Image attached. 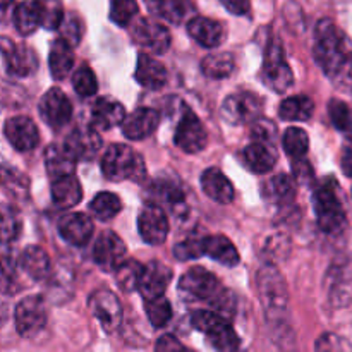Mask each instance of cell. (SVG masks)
<instances>
[{"label":"cell","mask_w":352,"mask_h":352,"mask_svg":"<svg viewBox=\"0 0 352 352\" xmlns=\"http://www.w3.org/2000/svg\"><path fill=\"white\" fill-rule=\"evenodd\" d=\"M315 58L329 78H336L352 62L349 38L330 19H322L315 30Z\"/></svg>","instance_id":"cell-1"},{"label":"cell","mask_w":352,"mask_h":352,"mask_svg":"<svg viewBox=\"0 0 352 352\" xmlns=\"http://www.w3.org/2000/svg\"><path fill=\"white\" fill-rule=\"evenodd\" d=\"M191 325L208 339L215 352H237L239 337L232 329L230 322L215 311L199 309L191 316Z\"/></svg>","instance_id":"cell-2"},{"label":"cell","mask_w":352,"mask_h":352,"mask_svg":"<svg viewBox=\"0 0 352 352\" xmlns=\"http://www.w3.org/2000/svg\"><path fill=\"white\" fill-rule=\"evenodd\" d=\"M102 172L109 181H138L144 175L143 158L126 144H112L102 157Z\"/></svg>","instance_id":"cell-3"},{"label":"cell","mask_w":352,"mask_h":352,"mask_svg":"<svg viewBox=\"0 0 352 352\" xmlns=\"http://www.w3.org/2000/svg\"><path fill=\"white\" fill-rule=\"evenodd\" d=\"M316 222L325 234H339L346 227V212L342 208L336 184L332 181L323 182L313 195Z\"/></svg>","instance_id":"cell-4"},{"label":"cell","mask_w":352,"mask_h":352,"mask_svg":"<svg viewBox=\"0 0 352 352\" xmlns=\"http://www.w3.org/2000/svg\"><path fill=\"white\" fill-rule=\"evenodd\" d=\"M261 79H263L265 85L272 89V91L284 93L294 82V74H292V69L289 65V62L285 60L284 48L282 43L274 38V40L268 43L267 50H265V58H263V67H261Z\"/></svg>","instance_id":"cell-5"},{"label":"cell","mask_w":352,"mask_h":352,"mask_svg":"<svg viewBox=\"0 0 352 352\" xmlns=\"http://www.w3.org/2000/svg\"><path fill=\"white\" fill-rule=\"evenodd\" d=\"M258 291L261 302L268 315H278L285 311L289 302V292L280 272L274 265H265L258 272Z\"/></svg>","instance_id":"cell-6"},{"label":"cell","mask_w":352,"mask_h":352,"mask_svg":"<svg viewBox=\"0 0 352 352\" xmlns=\"http://www.w3.org/2000/svg\"><path fill=\"white\" fill-rule=\"evenodd\" d=\"M179 292L188 301L212 302L222 292L219 278L203 267H195L186 272L179 280Z\"/></svg>","instance_id":"cell-7"},{"label":"cell","mask_w":352,"mask_h":352,"mask_svg":"<svg viewBox=\"0 0 352 352\" xmlns=\"http://www.w3.org/2000/svg\"><path fill=\"white\" fill-rule=\"evenodd\" d=\"M47 306L40 296H30L19 301L14 309V322L19 336L31 337L38 336L47 325Z\"/></svg>","instance_id":"cell-8"},{"label":"cell","mask_w":352,"mask_h":352,"mask_svg":"<svg viewBox=\"0 0 352 352\" xmlns=\"http://www.w3.org/2000/svg\"><path fill=\"white\" fill-rule=\"evenodd\" d=\"M220 112L223 119L232 126L253 124L260 119L261 100L250 91L232 93L223 100Z\"/></svg>","instance_id":"cell-9"},{"label":"cell","mask_w":352,"mask_h":352,"mask_svg":"<svg viewBox=\"0 0 352 352\" xmlns=\"http://www.w3.org/2000/svg\"><path fill=\"white\" fill-rule=\"evenodd\" d=\"M131 36L140 47L146 48L151 54H165L170 47V31L162 23L148 17L134 21L131 26Z\"/></svg>","instance_id":"cell-10"},{"label":"cell","mask_w":352,"mask_h":352,"mask_svg":"<svg viewBox=\"0 0 352 352\" xmlns=\"http://www.w3.org/2000/svg\"><path fill=\"white\" fill-rule=\"evenodd\" d=\"M174 143L186 153H199L206 146V131L195 112L186 109L175 127Z\"/></svg>","instance_id":"cell-11"},{"label":"cell","mask_w":352,"mask_h":352,"mask_svg":"<svg viewBox=\"0 0 352 352\" xmlns=\"http://www.w3.org/2000/svg\"><path fill=\"white\" fill-rule=\"evenodd\" d=\"M89 309H91L93 316L100 322V325L107 330V332H113L117 327L120 325V318H122V308L113 294L109 289H100V291L93 292L89 296L88 301Z\"/></svg>","instance_id":"cell-12"},{"label":"cell","mask_w":352,"mask_h":352,"mask_svg":"<svg viewBox=\"0 0 352 352\" xmlns=\"http://www.w3.org/2000/svg\"><path fill=\"white\" fill-rule=\"evenodd\" d=\"M40 116L48 126L60 129L72 117L71 100L67 98V95L62 89H48L40 102Z\"/></svg>","instance_id":"cell-13"},{"label":"cell","mask_w":352,"mask_h":352,"mask_svg":"<svg viewBox=\"0 0 352 352\" xmlns=\"http://www.w3.org/2000/svg\"><path fill=\"white\" fill-rule=\"evenodd\" d=\"M3 134L9 143L19 151H31L40 143V133H38L36 124L26 116H16L7 119L6 126H3Z\"/></svg>","instance_id":"cell-14"},{"label":"cell","mask_w":352,"mask_h":352,"mask_svg":"<svg viewBox=\"0 0 352 352\" xmlns=\"http://www.w3.org/2000/svg\"><path fill=\"white\" fill-rule=\"evenodd\" d=\"M126 244L112 230H105L96 237V243L93 246V258L96 265H100L105 270H116L126 256Z\"/></svg>","instance_id":"cell-15"},{"label":"cell","mask_w":352,"mask_h":352,"mask_svg":"<svg viewBox=\"0 0 352 352\" xmlns=\"http://www.w3.org/2000/svg\"><path fill=\"white\" fill-rule=\"evenodd\" d=\"M138 229L144 243L151 246H160L167 241L168 236V220L160 206L150 205L141 212L138 219Z\"/></svg>","instance_id":"cell-16"},{"label":"cell","mask_w":352,"mask_h":352,"mask_svg":"<svg viewBox=\"0 0 352 352\" xmlns=\"http://www.w3.org/2000/svg\"><path fill=\"white\" fill-rule=\"evenodd\" d=\"M65 150L76 158V160H93L102 150V138L98 131L88 127H78L67 136L64 143Z\"/></svg>","instance_id":"cell-17"},{"label":"cell","mask_w":352,"mask_h":352,"mask_svg":"<svg viewBox=\"0 0 352 352\" xmlns=\"http://www.w3.org/2000/svg\"><path fill=\"white\" fill-rule=\"evenodd\" d=\"M2 55L3 64L10 74L24 78L36 71V55L24 45H14L10 43L9 38H2Z\"/></svg>","instance_id":"cell-18"},{"label":"cell","mask_w":352,"mask_h":352,"mask_svg":"<svg viewBox=\"0 0 352 352\" xmlns=\"http://www.w3.org/2000/svg\"><path fill=\"white\" fill-rule=\"evenodd\" d=\"M58 234L71 246H86L93 236V222L85 213H69L58 220Z\"/></svg>","instance_id":"cell-19"},{"label":"cell","mask_w":352,"mask_h":352,"mask_svg":"<svg viewBox=\"0 0 352 352\" xmlns=\"http://www.w3.org/2000/svg\"><path fill=\"white\" fill-rule=\"evenodd\" d=\"M170 280H172L170 267L160 263V261H151L150 265H146V267H144L143 280H141V285H140V292L141 296H143L144 301L164 298Z\"/></svg>","instance_id":"cell-20"},{"label":"cell","mask_w":352,"mask_h":352,"mask_svg":"<svg viewBox=\"0 0 352 352\" xmlns=\"http://www.w3.org/2000/svg\"><path fill=\"white\" fill-rule=\"evenodd\" d=\"M158 122H160V113L157 110L141 107V109H136L124 119L122 133L129 140H144L157 129Z\"/></svg>","instance_id":"cell-21"},{"label":"cell","mask_w":352,"mask_h":352,"mask_svg":"<svg viewBox=\"0 0 352 352\" xmlns=\"http://www.w3.org/2000/svg\"><path fill=\"white\" fill-rule=\"evenodd\" d=\"M188 33L201 47L217 48L226 38V28L222 23L210 17H192L188 23Z\"/></svg>","instance_id":"cell-22"},{"label":"cell","mask_w":352,"mask_h":352,"mask_svg":"<svg viewBox=\"0 0 352 352\" xmlns=\"http://www.w3.org/2000/svg\"><path fill=\"white\" fill-rule=\"evenodd\" d=\"M134 78L143 88L160 89L167 82V69L162 62L153 58L148 54H140L136 62V72Z\"/></svg>","instance_id":"cell-23"},{"label":"cell","mask_w":352,"mask_h":352,"mask_svg":"<svg viewBox=\"0 0 352 352\" xmlns=\"http://www.w3.org/2000/svg\"><path fill=\"white\" fill-rule=\"evenodd\" d=\"M126 119V110L119 102L112 98H98L91 109V127L96 131H107L122 126Z\"/></svg>","instance_id":"cell-24"},{"label":"cell","mask_w":352,"mask_h":352,"mask_svg":"<svg viewBox=\"0 0 352 352\" xmlns=\"http://www.w3.org/2000/svg\"><path fill=\"white\" fill-rule=\"evenodd\" d=\"M201 189L210 199L220 205H229L234 199V186L219 168H208L201 174Z\"/></svg>","instance_id":"cell-25"},{"label":"cell","mask_w":352,"mask_h":352,"mask_svg":"<svg viewBox=\"0 0 352 352\" xmlns=\"http://www.w3.org/2000/svg\"><path fill=\"white\" fill-rule=\"evenodd\" d=\"M76 164H78V160L65 150V146L50 144L45 150V167H47L48 175L54 181L67 177V175H74Z\"/></svg>","instance_id":"cell-26"},{"label":"cell","mask_w":352,"mask_h":352,"mask_svg":"<svg viewBox=\"0 0 352 352\" xmlns=\"http://www.w3.org/2000/svg\"><path fill=\"white\" fill-rule=\"evenodd\" d=\"M263 198L275 206H287L296 198V181L287 174H278L263 186Z\"/></svg>","instance_id":"cell-27"},{"label":"cell","mask_w":352,"mask_h":352,"mask_svg":"<svg viewBox=\"0 0 352 352\" xmlns=\"http://www.w3.org/2000/svg\"><path fill=\"white\" fill-rule=\"evenodd\" d=\"M243 162L254 174H267L275 167L277 153L274 151V146L263 143H251L243 150Z\"/></svg>","instance_id":"cell-28"},{"label":"cell","mask_w":352,"mask_h":352,"mask_svg":"<svg viewBox=\"0 0 352 352\" xmlns=\"http://www.w3.org/2000/svg\"><path fill=\"white\" fill-rule=\"evenodd\" d=\"M205 254L223 267H236L239 263V251L226 236H206Z\"/></svg>","instance_id":"cell-29"},{"label":"cell","mask_w":352,"mask_h":352,"mask_svg":"<svg viewBox=\"0 0 352 352\" xmlns=\"http://www.w3.org/2000/svg\"><path fill=\"white\" fill-rule=\"evenodd\" d=\"M48 67H50L54 79H57V81H62V79L67 78L71 74L72 67H74V54H72L71 45H67L60 38H57L50 47Z\"/></svg>","instance_id":"cell-30"},{"label":"cell","mask_w":352,"mask_h":352,"mask_svg":"<svg viewBox=\"0 0 352 352\" xmlns=\"http://www.w3.org/2000/svg\"><path fill=\"white\" fill-rule=\"evenodd\" d=\"M52 199L58 208H72L82 199L81 182L74 175L57 179L52 182Z\"/></svg>","instance_id":"cell-31"},{"label":"cell","mask_w":352,"mask_h":352,"mask_svg":"<svg viewBox=\"0 0 352 352\" xmlns=\"http://www.w3.org/2000/svg\"><path fill=\"white\" fill-rule=\"evenodd\" d=\"M19 267L33 280H45L48 274H50V258H48V254L41 248L30 246L21 253Z\"/></svg>","instance_id":"cell-32"},{"label":"cell","mask_w":352,"mask_h":352,"mask_svg":"<svg viewBox=\"0 0 352 352\" xmlns=\"http://www.w3.org/2000/svg\"><path fill=\"white\" fill-rule=\"evenodd\" d=\"M12 21L19 34H23V36H30V34H33L34 31L38 30V26H41L36 0L21 2L19 6L14 9Z\"/></svg>","instance_id":"cell-33"},{"label":"cell","mask_w":352,"mask_h":352,"mask_svg":"<svg viewBox=\"0 0 352 352\" xmlns=\"http://www.w3.org/2000/svg\"><path fill=\"white\" fill-rule=\"evenodd\" d=\"M144 267L136 260H124L116 268V282L124 292H134L140 289L143 280Z\"/></svg>","instance_id":"cell-34"},{"label":"cell","mask_w":352,"mask_h":352,"mask_svg":"<svg viewBox=\"0 0 352 352\" xmlns=\"http://www.w3.org/2000/svg\"><path fill=\"white\" fill-rule=\"evenodd\" d=\"M313 110H315L313 100L305 95H299L285 98L280 103L278 113L284 120H308L313 116Z\"/></svg>","instance_id":"cell-35"},{"label":"cell","mask_w":352,"mask_h":352,"mask_svg":"<svg viewBox=\"0 0 352 352\" xmlns=\"http://www.w3.org/2000/svg\"><path fill=\"white\" fill-rule=\"evenodd\" d=\"M234 65H236L234 57L230 54H227V52H223V54H212L203 58L201 72L206 78L223 79L232 74Z\"/></svg>","instance_id":"cell-36"},{"label":"cell","mask_w":352,"mask_h":352,"mask_svg":"<svg viewBox=\"0 0 352 352\" xmlns=\"http://www.w3.org/2000/svg\"><path fill=\"white\" fill-rule=\"evenodd\" d=\"M93 217L102 222H109L113 217H117L122 210V203H120L119 196L113 192H100L93 198L91 205H89Z\"/></svg>","instance_id":"cell-37"},{"label":"cell","mask_w":352,"mask_h":352,"mask_svg":"<svg viewBox=\"0 0 352 352\" xmlns=\"http://www.w3.org/2000/svg\"><path fill=\"white\" fill-rule=\"evenodd\" d=\"M284 150L292 160H301L306 157L309 150V138L308 133L301 127H289L282 138Z\"/></svg>","instance_id":"cell-38"},{"label":"cell","mask_w":352,"mask_h":352,"mask_svg":"<svg viewBox=\"0 0 352 352\" xmlns=\"http://www.w3.org/2000/svg\"><path fill=\"white\" fill-rule=\"evenodd\" d=\"M40 24L45 30H58L64 23V7L60 0H36Z\"/></svg>","instance_id":"cell-39"},{"label":"cell","mask_w":352,"mask_h":352,"mask_svg":"<svg viewBox=\"0 0 352 352\" xmlns=\"http://www.w3.org/2000/svg\"><path fill=\"white\" fill-rule=\"evenodd\" d=\"M144 311H146L148 322H150L155 329H164V327L172 320V306L165 298L144 301Z\"/></svg>","instance_id":"cell-40"},{"label":"cell","mask_w":352,"mask_h":352,"mask_svg":"<svg viewBox=\"0 0 352 352\" xmlns=\"http://www.w3.org/2000/svg\"><path fill=\"white\" fill-rule=\"evenodd\" d=\"M140 12L136 0H112L110 3V19L117 26H129Z\"/></svg>","instance_id":"cell-41"},{"label":"cell","mask_w":352,"mask_h":352,"mask_svg":"<svg viewBox=\"0 0 352 352\" xmlns=\"http://www.w3.org/2000/svg\"><path fill=\"white\" fill-rule=\"evenodd\" d=\"M329 113L333 126H336L340 133L352 136V109L346 102L337 98L330 100Z\"/></svg>","instance_id":"cell-42"},{"label":"cell","mask_w":352,"mask_h":352,"mask_svg":"<svg viewBox=\"0 0 352 352\" xmlns=\"http://www.w3.org/2000/svg\"><path fill=\"white\" fill-rule=\"evenodd\" d=\"M151 195L155 196L157 203H165L167 206H170L175 213H179V208L184 206V196H182L181 189L175 188L174 184H168V182H160V184L153 186V189L150 188Z\"/></svg>","instance_id":"cell-43"},{"label":"cell","mask_w":352,"mask_h":352,"mask_svg":"<svg viewBox=\"0 0 352 352\" xmlns=\"http://www.w3.org/2000/svg\"><path fill=\"white\" fill-rule=\"evenodd\" d=\"M146 3L151 12L170 23H179L184 16V6L181 0H146Z\"/></svg>","instance_id":"cell-44"},{"label":"cell","mask_w":352,"mask_h":352,"mask_svg":"<svg viewBox=\"0 0 352 352\" xmlns=\"http://www.w3.org/2000/svg\"><path fill=\"white\" fill-rule=\"evenodd\" d=\"M72 86H74L76 93L79 96H93L96 91H98V82H96V76L88 65H81L78 71L72 76Z\"/></svg>","instance_id":"cell-45"},{"label":"cell","mask_w":352,"mask_h":352,"mask_svg":"<svg viewBox=\"0 0 352 352\" xmlns=\"http://www.w3.org/2000/svg\"><path fill=\"white\" fill-rule=\"evenodd\" d=\"M205 254V237H188L174 246V256L181 261L195 260Z\"/></svg>","instance_id":"cell-46"},{"label":"cell","mask_w":352,"mask_h":352,"mask_svg":"<svg viewBox=\"0 0 352 352\" xmlns=\"http://www.w3.org/2000/svg\"><path fill=\"white\" fill-rule=\"evenodd\" d=\"M58 38L62 41H65L67 45H71L72 48L81 41L82 38V23L76 14H69L64 19V23L58 28Z\"/></svg>","instance_id":"cell-47"},{"label":"cell","mask_w":352,"mask_h":352,"mask_svg":"<svg viewBox=\"0 0 352 352\" xmlns=\"http://www.w3.org/2000/svg\"><path fill=\"white\" fill-rule=\"evenodd\" d=\"M251 138H253V143L274 146L275 138H277V126L270 119H258L251 127Z\"/></svg>","instance_id":"cell-48"},{"label":"cell","mask_w":352,"mask_h":352,"mask_svg":"<svg viewBox=\"0 0 352 352\" xmlns=\"http://www.w3.org/2000/svg\"><path fill=\"white\" fill-rule=\"evenodd\" d=\"M21 232V217L14 208L3 206L2 210V239L3 243L17 239Z\"/></svg>","instance_id":"cell-49"},{"label":"cell","mask_w":352,"mask_h":352,"mask_svg":"<svg viewBox=\"0 0 352 352\" xmlns=\"http://www.w3.org/2000/svg\"><path fill=\"white\" fill-rule=\"evenodd\" d=\"M315 352H352V344L337 333H323L316 340Z\"/></svg>","instance_id":"cell-50"},{"label":"cell","mask_w":352,"mask_h":352,"mask_svg":"<svg viewBox=\"0 0 352 352\" xmlns=\"http://www.w3.org/2000/svg\"><path fill=\"white\" fill-rule=\"evenodd\" d=\"M155 352H195L188 349L186 346H182L174 336H164L157 340V346H155Z\"/></svg>","instance_id":"cell-51"},{"label":"cell","mask_w":352,"mask_h":352,"mask_svg":"<svg viewBox=\"0 0 352 352\" xmlns=\"http://www.w3.org/2000/svg\"><path fill=\"white\" fill-rule=\"evenodd\" d=\"M292 170H294V177L298 179V182H301V184H308V182L313 181V168L305 158H301V160H294Z\"/></svg>","instance_id":"cell-52"},{"label":"cell","mask_w":352,"mask_h":352,"mask_svg":"<svg viewBox=\"0 0 352 352\" xmlns=\"http://www.w3.org/2000/svg\"><path fill=\"white\" fill-rule=\"evenodd\" d=\"M223 7L234 16H246L250 12V0H220Z\"/></svg>","instance_id":"cell-53"},{"label":"cell","mask_w":352,"mask_h":352,"mask_svg":"<svg viewBox=\"0 0 352 352\" xmlns=\"http://www.w3.org/2000/svg\"><path fill=\"white\" fill-rule=\"evenodd\" d=\"M342 170L344 174L352 177V148H347L342 157Z\"/></svg>","instance_id":"cell-54"},{"label":"cell","mask_w":352,"mask_h":352,"mask_svg":"<svg viewBox=\"0 0 352 352\" xmlns=\"http://www.w3.org/2000/svg\"><path fill=\"white\" fill-rule=\"evenodd\" d=\"M10 3H12V0H2V9L7 10V9H9Z\"/></svg>","instance_id":"cell-55"}]
</instances>
